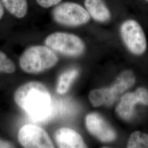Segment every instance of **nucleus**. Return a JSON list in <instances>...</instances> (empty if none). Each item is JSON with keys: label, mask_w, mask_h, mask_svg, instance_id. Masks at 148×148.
I'll return each mask as SVG.
<instances>
[{"label": "nucleus", "mask_w": 148, "mask_h": 148, "mask_svg": "<svg viewBox=\"0 0 148 148\" xmlns=\"http://www.w3.org/2000/svg\"><path fill=\"white\" fill-rule=\"evenodd\" d=\"M45 44L54 52L70 57L79 56L85 49V44L80 38L63 32L49 35L45 40Z\"/></svg>", "instance_id": "obj_4"}, {"label": "nucleus", "mask_w": 148, "mask_h": 148, "mask_svg": "<svg viewBox=\"0 0 148 148\" xmlns=\"http://www.w3.org/2000/svg\"><path fill=\"white\" fill-rule=\"evenodd\" d=\"M58 60L55 52L47 46L34 45L27 48L21 53L19 65L23 72L37 74L52 68Z\"/></svg>", "instance_id": "obj_2"}, {"label": "nucleus", "mask_w": 148, "mask_h": 148, "mask_svg": "<svg viewBox=\"0 0 148 148\" xmlns=\"http://www.w3.org/2000/svg\"><path fill=\"white\" fill-rule=\"evenodd\" d=\"M13 101L32 119L42 121L53 111L52 96L47 87L41 82L31 81L19 86L14 91Z\"/></svg>", "instance_id": "obj_1"}, {"label": "nucleus", "mask_w": 148, "mask_h": 148, "mask_svg": "<svg viewBox=\"0 0 148 148\" xmlns=\"http://www.w3.org/2000/svg\"><path fill=\"white\" fill-rule=\"evenodd\" d=\"M54 20L59 24L76 27L85 24L90 20L87 10L77 3L67 2L57 5L53 11Z\"/></svg>", "instance_id": "obj_5"}, {"label": "nucleus", "mask_w": 148, "mask_h": 148, "mask_svg": "<svg viewBox=\"0 0 148 148\" xmlns=\"http://www.w3.org/2000/svg\"><path fill=\"white\" fill-rule=\"evenodd\" d=\"M3 7L12 16L18 19L27 16L29 5L27 0H1Z\"/></svg>", "instance_id": "obj_12"}, {"label": "nucleus", "mask_w": 148, "mask_h": 148, "mask_svg": "<svg viewBox=\"0 0 148 148\" xmlns=\"http://www.w3.org/2000/svg\"><path fill=\"white\" fill-rule=\"evenodd\" d=\"M62 0H36L38 5L40 7L48 8L58 5Z\"/></svg>", "instance_id": "obj_16"}, {"label": "nucleus", "mask_w": 148, "mask_h": 148, "mask_svg": "<svg viewBox=\"0 0 148 148\" xmlns=\"http://www.w3.org/2000/svg\"><path fill=\"white\" fill-rule=\"evenodd\" d=\"M19 144L25 148H53L54 145L46 130L38 125L26 124L18 132Z\"/></svg>", "instance_id": "obj_7"}, {"label": "nucleus", "mask_w": 148, "mask_h": 148, "mask_svg": "<svg viewBox=\"0 0 148 148\" xmlns=\"http://www.w3.org/2000/svg\"><path fill=\"white\" fill-rule=\"evenodd\" d=\"M138 104L148 106V90L139 87L133 92L125 93L117 104L115 111L117 115L124 120L132 117L134 109Z\"/></svg>", "instance_id": "obj_8"}, {"label": "nucleus", "mask_w": 148, "mask_h": 148, "mask_svg": "<svg viewBox=\"0 0 148 148\" xmlns=\"http://www.w3.org/2000/svg\"><path fill=\"white\" fill-rule=\"evenodd\" d=\"M85 125L88 131L102 142H111L116 138L114 129L98 113L88 114L85 118Z\"/></svg>", "instance_id": "obj_9"}, {"label": "nucleus", "mask_w": 148, "mask_h": 148, "mask_svg": "<svg viewBox=\"0 0 148 148\" xmlns=\"http://www.w3.org/2000/svg\"><path fill=\"white\" fill-rule=\"evenodd\" d=\"M5 12H4V7L3 5L1 2V1L0 0V21L2 19L3 16L5 14Z\"/></svg>", "instance_id": "obj_18"}, {"label": "nucleus", "mask_w": 148, "mask_h": 148, "mask_svg": "<svg viewBox=\"0 0 148 148\" xmlns=\"http://www.w3.org/2000/svg\"><path fill=\"white\" fill-rule=\"evenodd\" d=\"M54 138L59 148H84L87 145L81 136L68 127L59 128L54 133Z\"/></svg>", "instance_id": "obj_10"}, {"label": "nucleus", "mask_w": 148, "mask_h": 148, "mask_svg": "<svg viewBox=\"0 0 148 148\" xmlns=\"http://www.w3.org/2000/svg\"><path fill=\"white\" fill-rule=\"evenodd\" d=\"M136 76L132 71L127 70L117 76L111 86L92 90L89 94V100L95 107L112 105L120 95L132 87L136 82Z\"/></svg>", "instance_id": "obj_3"}, {"label": "nucleus", "mask_w": 148, "mask_h": 148, "mask_svg": "<svg viewBox=\"0 0 148 148\" xmlns=\"http://www.w3.org/2000/svg\"><path fill=\"white\" fill-rule=\"evenodd\" d=\"M79 70L76 69L68 70L63 73L59 77L56 86V91L59 95L68 92L74 80L79 75Z\"/></svg>", "instance_id": "obj_13"}, {"label": "nucleus", "mask_w": 148, "mask_h": 148, "mask_svg": "<svg viewBox=\"0 0 148 148\" xmlns=\"http://www.w3.org/2000/svg\"><path fill=\"white\" fill-rule=\"evenodd\" d=\"M85 5L90 16L96 21L104 23L110 19V12L103 0H85Z\"/></svg>", "instance_id": "obj_11"}, {"label": "nucleus", "mask_w": 148, "mask_h": 148, "mask_svg": "<svg viewBox=\"0 0 148 148\" xmlns=\"http://www.w3.org/2000/svg\"><path fill=\"white\" fill-rule=\"evenodd\" d=\"M144 1H147V2L148 3V0H144Z\"/></svg>", "instance_id": "obj_19"}, {"label": "nucleus", "mask_w": 148, "mask_h": 148, "mask_svg": "<svg viewBox=\"0 0 148 148\" xmlns=\"http://www.w3.org/2000/svg\"><path fill=\"white\" fill-rule=\"evenodd\" d=\"M16 71V65L6 53L0 50V74H14Z\"/></svg>", "instance_id": "obj_15"}, {"label": "nucleus", "mask_w": 148, "mask_h": 148, "mask_svg": "<svg viewBox=\"0 0 148 148\" xmlns=\"http://www.w3.org/2000/svg\"><path fill=\"white\" fill-rule=\"evenodd\" d=\"M120 33L122 40L131 53L140 56L147 49V39L143 29L137 21L128 20L122 24Z\"/></svg>", "instance_id": "obj_6"}, {"label": "nucleus", "mask_w": 148, "mask_h": 148, "mask_svg": "<svg viewBox=\"0 0 148 148\" xmlns=\"http://www.w3.org/2000/svg\"><path fill=\"white\" fill-rule=\"evenodd\" d=\"M127 147L128 148H148V134L147 133L135 131L130 135Z\"/></svg>", "instance_id": "obj_14"}, {"label": "nucleus", "mask_w": 148, "mask_h": 148, "mask_svg": "<svg viewBox=\"0 0 148 148\" xmlns=\"http://www.w3.org/2000/svg\"><path fill=\"white\" fill-rule=\"evenodd\" d=\"M16 148L15 145L10 141L0 138V148Z\"/></svg>", "instance_id": "obj_17"}]
</instances>
